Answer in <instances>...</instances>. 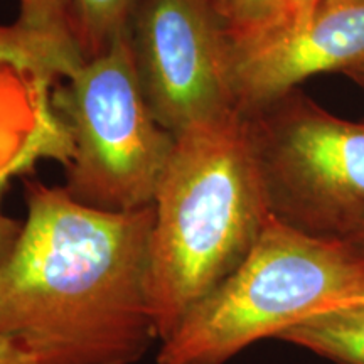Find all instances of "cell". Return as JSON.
<instances>
[{"label": "cell", "mask_w": 364, "mask_h": 364, "mask_svg": "<svg viewBox=\"0 0 364 364\" xmlns=\"http://www.w3.org/2000/svg\"><path fill=\"white\" fill-rule=\"evenodd\" d=\"M351 300H364V289H363V292L358 295V297H354V299H351Z\"/></svg>", "instance_id": "cell-17"}, {"label": "cell", "mask_w": 364, "mask_h": 364, "mask_svg": "<svg viewBox=\"0 0 364 364\" xmlns=\"http://www.w3.org/2000/svg\"><path fill=\"white\" fill-rule=\"evenodd\" d=\"M240 112L273 220L331 240L361 230L364 122L332 115L299 88Z\"/></svg>", "instance_id": "cell-5"}, {"label": "cell", "mask_w": 364, "mask_h": 364, "mask_svg": "<svg viewBox=\"0 0 364 364\" xmlns=\"http://www.w3.org/2000/svg\"><path fill=\"white\" fill-rule=\"evenodd\" d=\"M0 364H46V361L21 341L0 336Z\"/></svg>", "instance_id": "cell-12"}, {"label": "cell", "mask_w": 364, "mask_h": 364, "mask_svg": "<svg viewBox=\"0 0 364 364\" xmlns=\"http://www.w3.org/2000/svg\"><path fill=\"white\" fill-rule=\"evenodd\" d=\"M363 63L364 0H322L306 21L233 51L236 105L257 107L311 76L348 73Z\"/></svg>", "instance_id": "cell-7"}, {"label": "cell", "mask_w": 364, "mask_h": 364, "mask_svg": "<svg viewBox=\"0 0 364 364\" xmlns=\"http://www.w3.org/2000/svg\"><path fill=\"white\" fill-rule=\"evenodd\" d=\"M322 0H287V22L285 27L295 26L306 21L316 11ZM284 27V29H285Z\"/></svg>", "instance_id": "cell-13"}, {"label": "cell", "mask_w": 364, "mask_h": 364, "mask_svg": "<svg viewBox=\"0 0 364 364\" xmlns=\"http://www.w3.org/2000/svg\"><path fill=\"white\" fill-rule=\"evenodd\" d=\"M53 115L70 147L63 188L75 201L117 213L152 206L176 136L150 112L129 31L66 73Z\"/></svg>", "instance_id": "cell-4"}, {"label": "cell", "mask_w": 364, "mask_h": 364, "mask_svg": "<svg viewBox=\"0 0 364 364\" xmlns=\"http://www.w3.org/2000/svg\"><path fill=\"white\" fill-rule=\"evenodd\" d=\"M140 0H61L68 33L78 56L86 59L107 51L127 34Z\"/></svg>", "instance_id": "cell-10"}, {"label": "cell", "mask_w": 364, "mask_h": 364, "mask_svg": "<svg viewBox=\"0 0 364 364\" xmlns=\"http://www.w3.org/2000/svg\"><path fill=\"white\" fill-rule=\"evenodd\" d=\"M279 339L336 364H364V300H346L324 309Z\"/></svg>", "instance_id": "cell-8"}, {"label": "cell", "mask_w": 364, "mask_h": 364, "mask_svg": "<svg viewBox=\"0 0 364 364\" xmlns=\"http://www.w3.org/2000/svg\"><path fill=\"white\" fill-rule=\"evenodd\" d=\"M159 343L243 263L270 213L240 110L176 136L154 196Z\"/></svg>", "instance_id": "cell-2"}, {"label": "cell", "mask_w": 364, "mask_h": 364, "mask_svg": "<svg viewBox=\"0 0 364 364\" xmlns=\"http://www.w3.org/2000/svg\"><path fill=\"white\" fill-rule=\"evenodd\" d=\"M21 9H41V7H54L61 6V0H19Z\"/></svg>", "instance_id": "cell-14"}, {"label": "cell", "mask_w": 364, "mask_h": 364, "mask_svg": "<svg viewBox=\"0 0 364 364\" xmlns=\"http://www.w3.org/2000/svg\"><path fill=\"white\" fill-rule=\"evenodd\" d=\"M348 76H351V78L356 81V83L361 86V88H364V63L363 65H359L356 68H353V70H349L348 73H346Z\"/></svg>", "instance_id": "cell-15"}, {"label": "cell", "mask_w": 364, "mask_h": 364, "mask_svg": "<svg viewBox=\"0 0 364 364\" xmlns=\"http://www.w3.org/2000/svg\"><path fill=\"white\" fill-rule=\"evenodd\" d=\"M27 218L0 272V336L46 364H135L156 341L154 206L103 211L26 181Z\"/></svg>", "instance_id": "cell-1"}, {"label": "cell", "mask_w": 364, "mask_h": 364, "mask_svg": "<svg viewBox=\"0 0 364 364\" xmlns=\"http://www.w3.org/2000/svg\"><path fill=\"white\" fill-rule=\"evenodd\" d=\"M346 241H349V243H353L354 247H356V248L359 250V252L364 253V226H363L359 231H356V233H354V235L351 236V238L346 240Z\"/></svg>", "instance_id": "cell-16"}, {"label": "cell", "mask_w": 364, "mask_h": 364, "mask_svg": "<svg viewBox=\"0 0 364 364\" xmlns=\"http://www.w3.org/2000/svg\"><path fill=\"white\" fill-rule=\"evenodd\" d=\"M363 289L364 253L353 243L300 233L270 216L243 263L162 341L157 361L225 364Z\"/></svg>", "instance_id": "cell-3"}, {"label": "cell", "mask_w": 364, "mask_h": 364, "mask_svg": "<svg viewBox=\"0 0 364 364\" xmlns=\"http://www.w3.org/2000/svg\"><path fill=\"white\" fill-rule=\"evenodd\" d=\"M231 49L250 48L284 29L287 0H215Z\"/></svg>", "instance_id": "cell-11"}, {"label": "cell", "mask_w": 364, "mask_h": 364, "mask_svg": "<svg viewBox=\"0 0 364 364\" xmlns=\"http://www.w3.org/2000/svg\"><path fill=\"white\" fill-rule=\"evenodd\" d=\"M129 43L150 112L169 134L238 110L215 0H140Z\"/></svg>", "instance_id": "cell-6"}, {"label": "cell", "mask_w": 364, "mask_h": 364, "mask_svg": "<svg viewBox=\"0 0 364 364\" xmlns=\"http://www.w3.org/2000/svg\"><path fill=\"white\" fill-rule=\"evenodd\" d=\"M41 157L65 161V144L51 125L41 122L24 134L0 135V199L7 182L34 167ZM24 223L6 216L0 208V272L6 268L19 243Z\"/></svg>", "instance_id": "cell-9"}]
</instances>
